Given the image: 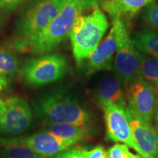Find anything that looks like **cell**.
<instances>
[{"label": "cell", "instance_id": "1", "mask_svg": "<svg viewBox=\"0 0 158 158\" xmlns=\"http://www.w3.org/2000/svg\"><path fill=\"white\" fill-rule=\"evenodd\" d=\"M98 7V0H67L63 9L44 29L31 36L21 38L16 50L32 54H44L56 48L70 32L77 19L85 11Z\"/></svg>", "mask_w": 158, "mask_h": 158}, {"label": "cell", "instance_id": "2", "mask_svg": "<svg viewBox=\"0 0 158 158\" xmlns=\"http://www.w3.org/2000/svg\"><path fill=\"white\" fill-rule=\"evenodd\" d=\"M109 27L107 16L98 7L81 15L70 32L73 53L77 64L88 59L98 48Z\"/></svg>", "mask_w": 158, "mask_h": 158}, {"label": "cell", "instance_id": "3", "mask_svg": "<svg viewBox=\"0 0 158 158\" xmlns=\"http://www.w3.org/2000/svg\"><path fill=\"white\" fill-rule=\"evenodd\" d=\"M39 116L51 124L87 126L89 112L76 100L59 94L46 95L36 105Z\"/></svg>", "mask_w": 158, "mask_h": 158}, {"label": "cell", "instance_id": "4", "mask_svg": "<svg viewBox=\"0 0 158 158\" xmlns=\"http://www.w3.org/2000/svg\"><path fill=\"white\" fill-rule=\"evenodd\" d=\"M67 0H33L17 23V31L24 38L47 27L63 9Z\"/></svg>", "mask_w": 158, "mask_h": 158}, {"label": "cell", "instance_id": "5", "mask_svg": "<svg viewBox=\"0 0 158 158\" xmlns=\"http://www.w3.org/2000/svg\"><path fill=\"white\" fill-rule=\"evenodd\" d=\"M67 62L60 54H48L27 59L21 69V75L29 86H42L58 81L64 76Z\"/></svg>", "mask_w": 158, "mask_h": 158}, {"label": "cell", "instance_id": "6", "mask_svg": "<svg viewBox=\"0 0 158 158\" xmlns=\"http://www.w3.org/2000/svg\"><path fill=\"white\" fill-rule=\"evenodd\" d=\"M116 19L118 43L114 59V69L121 81L129 84L140 77L139 51L135 48L123 21Z\"/></svg>", "mask_w": 158, "mask_h": 158}, {"label": "cell", "instance_id": "7", "mask_svg": "<svg viewBox=\"0 0 158 158\" xmlns=\"http://www.w3.org/2000/svg\"><path fill=\"white\" fill-rule=\"evenodd\" d=\"M100 105L104 112L108 139L126 144L142 156L141 150L133 137L126 107L108 102H102Z\"/></svg>", "mask_w": 158, "mask_h": 158}, {"label": "cell", "instance_id": "8", "mask_svg": "<svg viewBox=\"0 0 158 158\" xmlns=\"http://www.w3.org/2000/svg\"><path fill=\"white\" fill-rule=\"evenodd\" d=\"M127 84V108L135 115L151 123L158 102L156 88L141 77Z\"/></svg>", "mask_w": 158, "mask_h": 158}, {"label": "cell", "instance_id": "9", "mask_svg": "<svg viewBox=\"0 0 158 158\" xmlns=\"http://www.w3.org/2000/svg\"><path fill=\"white\" fill-rule=\"evenodd\" d=\"M5 102L6 110L0 120V133L15 135L25 132L32 122L29 102L19 97H11Z\"/></svg>", "mask_w": 158, "mask_h": 158}, {"label": "cell", "instance_id": "10", "mask_svg": "<svg viewBox=\"0 0 158 158\" xmlns=\"http://www.w3.org/2000/svg\"><path fill=\"white\" fill-rule=\"evenodd\" d=\"M7 143L24 144L45 158L58 155L76 143L70 140L58 137L47 130L28 137L0 139L1 145Z\"/></svg>", "mask_w": 158, "mask_h": 158}, {"label": "cell", "instance_id": "11", "mask_svg": "<svg viewBox=\"0 0 158 158\" xmlns=\"http://www.w3.org/2000/svg\"><path fill=\"white\" fill-rule=\"evenodd\" d=\"M126 110L133 137L143 158H158V134L152 125L135 115L127 107Z\"/></svg>", "mask_w": 158, "mask_h": 158}, {"label": "cell", "instance_id": "12", "mask_svg": "<svg viewBox=\"0 0 158 158\" xmlns=\"http://www.w3.org/2000/svg\"><path fill=\"white\" fill-rule=\"evenodd\" d=\"M118 21L112 19V27L101 43L88 59L87 70L91 73L100 70H110L118 48Z\"/></svg>", "mask_w": 158, "mask_h": 158}, {"label": "cell", "instance_id": "13", "mask_svg": "<svg viewBox=\"0 0 158 158\" xmlns=\"http://www.w3.org/2000/svg\"><path fill=\"white\" fill-rule=\"evenodd\" d=\"M155 0H105L102 3L104 10L110 19L116 18L129 21L138 11L152 4Z\"/></svg>", "mask_w": 158, "mask_h": 158}, {"label": "cell", "instance_id": "14", "mask_svg": "<svg viewBox=\"0 0 158 158\" xmlns=\"http://www.w3.org/2000/svg\"><path fill=\"white\" fill-rule=\"evenodd\" d=\"M96 96L100 103L108 102L126 107V97L122 89L121 81L116 76L104 78L97 89Z\"/></svg>", "mask_w": 158, "mask_h": 158}, {"label": "cell", "instance_id": "15", "mask_svg": "<svg viewBox=\"0 0 158 158\" xmlns=\"http://www.w3.org/2000/svg\"><path fill=\"white\" fill-rule=\"evenodd\" d=\"M132 40L138 51L158 59V31L150 29L138 31Z\"/></svg>", "mask_w": 158, "mask_h": 158}, {"label": "cell", "instance_id": "16", "mask_svg": "<svg viewBox=\"0 0 158 158\" xmlns=\"http://www.w3.org/2000/svg\"><path fill=\"white\" fill-rule=\"evenodd\" d=\"M87 126H78L68 124H51L47 129L58 137L77 142L81 141L89 133Z\"/></svg>", "mask_w": 158, "mask_h": 158}, {"label": "cell", "instance_id": "17", "mask_svg": "<svg viewBox=\"0 0 158 158\" xmlns=\"http://www.w3.org/2000/svg\"><path fill=\"white\" fill-rule=\"evenodd\" d=\"M140 77L158 89V59L139 51Z\"/></svg>", "mask_w": 158, "mask_h": 158}, {"label": "cell", "instance_id": "18", "mask_svg": "<svg viewBox=\"0 0 158 158\" xmlns=\"http://www.w3.org/2000/svg\"><path fill=\"white\" fill-rule=\"evenodd\" d=\"M19 62L13 51L0 48V76H13L17 73Z\"/></svg>", "mask_w": 158, "mask_h": 158}, {"label": "cell", "instance_id": "19", "mask_svg": "<svg viewBox=\"0 0 158 158\" xmlns=\"http://www.w3.org/2000/svg\"><path fill=\"white\" fill-rule=\"evenodd\" d=\"M2 145L5 147V158H45L24 144L7 143Z\"/></svg>", "mask_w": 158, "mask_h": 158}, {"label": "cell", "instance_id": "20", "mask_svg": "<svg viewBox=\"0 0 158 158\" xmlns=\"http://www.w3.org/2000/svg\"><path fill=\"white\" fill-rule=\"evenodd\" d=\"M108 158H143L141 155L133 154L130 147L124 143H116L108 151Z\"/></svg>", "mask_w": 158, "mask_h": 158}, {"label": "cell", "instance_id": "21", "mask_svg": "<svg viewBox=\"0 0 158 158\" xmlns=\"http://www.w3.org/2000/svg\"><path fill=\"white\" fill-rule=\"evenodd\" d=\"M143 19L150 27L158 29V2L150 4L146 7Z\"/></svg>", "mask_w": 158, "mask_h": 158}, {"label": "cell", "instance_id": "22", "mask_svg": "<svg viewBox=\"0 0 158 158\" xmlns=\"http://www.w3.org/2000/svg\"><path fill=\"white\" fill-rule=\"evenodd\" d=\"M80 149L84 158H108V152L102 146H97L92 149Z\"/></svg>", "mask_w": 158, "mask_h": 158}, {"label": "cell", "instance_id": "23", "mask_svg": "<svg viewBox=\"0 0 158 158\" xmlns=\"http://www.w3.org/2000/svg\"><path fill=\"white\" fill-rule=\"evenodd\" d=\"M27 0H0V10H13Z\"/></svg>", "mask_w": 158, "mask_h": 158}, {"label": "cell", "instance_id": "24", "mask_svg": "<svg viewBox=\"0 0 158 158\" xmlns=\"http://www.w3.org/2000/svg\"><path fill=\"white\" fill-rule=\"evenodd\" d=\"M55 158H84L80 149H67L59 153Z\"/></svg>", "mask_w": 158, "mask_h": 158}, {"label": "cell", "instance_id": "25", "mask_svg": "<svg viewBox=\"0 0 158 158\" xmlns=\"http://www.w3.org/2000/svg\"><path fill=\"white\" fill-rule=\"evenodd\" d=\"M9 84V78L7 77L0 76V93L7 87Z\"/></svg>", "mask_w": 158, "mask_h": 158}, {"label": "cell", "instance_id": "26", "mask_svg": "<svg viewBox=\"0 0 158 158\" xmlns=\"http://www.w3.org/2000/svg\"><path fill=\"white\" fill-rule=\"evenodd\" d=\"M6 110V102L5 100L3 99L0 98V120H1L3 114L5 113Z\"/></svg>", "mask_w": 158, "mask_h": 158}, {"label": "cell", "instance_id": "27", "mask_svg": "<svg viewBox=\"0 0 158 158\" xmlns=\"http://www.w3.org/2000/svg\"><path fill=\"white\" fill-rule=\"evenodd\" d=\"M155 120H156V123H157V129H158V102L157 104V107H156V110H155Z\"/></svg>", "mask_w": 158, "mask_h": 158}]
</instances>
